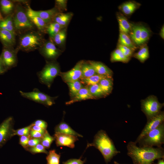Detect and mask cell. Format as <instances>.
<instances>
[{
  "mask_svg": "<svg viewBox=\"0 0 164 164\" xmlns=\"http://www.w3.org/2000/svg\"><path fill=\"white\" fill-rule=\"evenodd\" d=\"M127 148V155L134 164H152L155 159H164V150L161 147H138L135 142H130Z\"/></svg>",
  "mask_w": 164,
  "mask_h": 164,
  "instance_id": "cell-1",
  "label": "cell"
},
{
  "mask_svg": "<svg viewBox=\"0 0 164 164\" xmlns=\"http://www.w3.org/2000/svg\"><path fill=\"white\" fill-rule=\"evenodd\" d=\"M88 146H94L98 149L106 163L110 162L114 156L120 153L106 132L102 130L97 132L94 136L93 142Z\"/></svg>",
  "mask_w": 164,
  "mask_h": 164,
  "instance_id": "cell-2",
  "label": "cell"
},
{
  "mask_svg": "<svg viewBox=\"0 0 164 164\" xmlns=\"http://www.w3.org/2000/svg\"><path fill=\"white\" fill-rule=\"evenodd\" d=\"M45 41L40 32L30 30L20 36L17 48L26 52L33 51L41 48Z\"/></svg>",
  "mask_w": 164,
  "mask_h": 164,
  "instance_id": "cell-3",
  "label": "cell"
},
{
  "mask_svg": "<svg viewBox=\"0 0 164 164\" xmlns=\"http://www.w3.org/2000/svg\"><path fill=\"white\" fill-rule=\"evenodd\" d=\"M13 25L16 33H21L32 30L34 25L28 18L22 6L18 3L12 13Z\"/></svg>",
  "mask_w": 164,
  "mask_h": 164,
  "instance_id": "cell-4",
  "label": "cell"
},
{
  "mask_svg": "<svg viewBox=\"0 0 164 164\" xmlns=\"http://www.w3.org/2000/svg\"><path fill=\"white\" fill-rule=\"evenodd\" d=\"M60 72L58 63L52 60L47 62L43 69L37 72V75L40 82L50 88L55 78L59 75Z\"/></svg>",
  "mask_w": 164,
  "mask_h": 164,
  "instance_id": "cell-5",
  "label": "cell"
},
{
  "mask_svg": "<svg viewBox=\"0 0 164 164\" xmlns=\"http://www.w3.org/2000/svg\"><path fill=\"white\" fill-rule=\"evenodd\" d=\"M137 143L141 145L140 147H161L164 143V123L155 129L149 132Z\"/></svg>",
  "mask_w": 164,
  "mask_h": 164,
  "instance_id": "cell-6",
  "label": "cell"
},
{
  "mask_svg": "<svg viewBox=\"0 0 164 164\" xmlns=\"http://www.w3.org/2000/svg\"><path fill=\"white\" fill-rule=\"evenodd\" d=\"M131 25V30L129 36L133 42L136 46H141L145 44L151 35L149 29L141 24Z\"/></svg>",
  "mask_w": 164,
  "mask_h": 164,
  "instance_id": "cell-7",
  "label": "cell"
},
{
  "mask_svg": "<svg viewBox=\"0 0 164 164\" xmlns=\"http://www.w3.org/2000/svg\"><path fill=\"white\" fill-rule=\"evenodd\" d=\"M19 92L21 95L25 98L47 106L54 104V100L57 97L49 96L36 88L31 92H25L20 91Z\"/></svg>",
  "mask_w": 164,
  "mask_h": 164,
  "instance_id": "cell-8",
  "label": "cell"
},
{
  "mask_svg": "<svg viewBox=\"0 0 164 164\" xmlns=\"http://www.w3.org/2000/svg\"><path fill=\"white\" fill-rule=\"evenodd\" d=\"M163 104L160 103L155 96H151L142 102V110L146 116L148 120L160 112Z\"/></svg>",
  "mask_w": 164,
  "mask_h": 164,
  "instance_id": "cell-9",
  "label": "cell"
},
{
  "mask_svg": "<svg viewBox=\"0 0 164 164\" xmlns=\"http://www.w3.org/2000/svg\"><path fill=\"white\" fill-rule=\"evenodd\" d=\"M19 50L17 48H3L0 55V61L7 70L16 66Z\"/></svg>",
  "mask_w": 164,
  "mask_h": 164,
  "instance_id": "cell-10",
  "label": "cell"
},
{
  "mask_svg": "<svg viewBox=\"0 0 164 164\" xmlns=\"http://www.w3.org/2000/svg\"><path fill=\"white\" fill-rule=\"evenodd\" d=\"M13 118L10 116L0 124V148L13 136Z\"/></svg>",
  "mask_w": 164,
  "mask_h": 164,
  "instance_id": "cell-11",
  "label": "cell"
},
{
  "mask_svg": "<svg viewBox=\"0 0 164 164\" xmlns=\"http://www.w3.org/2000/svg\"><path fill=\"white\" fill-rule=\"evenodd\" d=\"M164 114L163 112H160L155 116L148 120L146 124L138 136L135 142L136 143L149 132L155 129L164 123Z\"/></svg>",
  "mask_w": 164,
  "mask_h": 164,
  "instance_id": "cell-12",
  "label": "cell"
},
{
  "mask_svg": "<svg viewBox=\"0 0 164 164\" xmlns=\"http://www.w3.org/2000/svg\"><path fill=\"white\" fill-rule=\"evenodd\" d=\"M40 53L45 58L54 60L60 54V50L56 46L51 38L45 41L39 49Z\"/></svg>",
  "mask_w": 164,
  "mask_h": 164,
  "instance_id": "cell-13",
  "label": "cell"
},
{
  "mask_svg": "<svg viewBox=\"0 0 164 164\" xmlns=\"http://www.w3.org/2000/svg\"><path fill=\"white\" fill-rule=\"evenodd\" d=\"M83 61L78 62L71 70L65 72H60L59 75L65 82L76 81L82 78L81 66Z\"/></svg>",
  "mask_w": 164,
  "mask_h": 164,
  "instance_id": "cell-14",
  "label": "cell"
},
{
  "mask_svg": "<svg viewBox=\"0 0 164 164\" xmlns=\"http://www.w3.org/2000/svg\"><path fill=\"white\" fill-rule=\"evenodd\" d=\"M54 137L57 146H64L73 148L75 142L78 140L77 136L69 134L55 133Z\"/></svg>",
  "mask_w": 164,
  "mask_h": 164,
  "instance_id": "cell-15",
  "label": "cell"
},
{
  "mask_svg": "<svg viewBox=\"0 0 164 164\" xmlns=\"http://www.w3.org/2000/svg\"><path fill=\"white\" fill-rule=\"evenodd\" d=\"M28 18L33 24L36 26L40 32H46L48 23H46L36 13L35 11L28 7L26 10Z\"/></svg>",
  "mask_w": 164,
  "mask_h": 164,
  "instance_id": "cell-16",
  "label": "cell"
},
{
  "mask_svg": "<svg viewBox=\"0 0 164 164\" xmlns=\"http://www.w3.org/2000/svg\"><path fill=\"white\" fill-rule=\"evenodd\" d=\"M16 35L7 30L0 29V40L4 48H13Z\"/></svg>",
  "mask_w": 164,
  "mask_h": 164,
  "instance_id": "cell-17",
  "label": "cell"
},
{
  "mask_svg": "<svg viewBox=\"0 0 164 164\" xmlns=\"http://www.w3.org/2000/svg\"><path fill=\"white\" fill-rule=\"evenodd\" d=\"M87 62L92 66L97 74L112 78V71L102 63L94 61H88Z\"/></svg>",
  "mask_w": 164,
  "mask_h": 164,
  "instance_id": "cell-18",
  "label": "cell"
},
{
  "mask_svg": "<svg viewBox=\"0 0 164 164\" xmlns=\"http://www.w3.org/2000/svg\"><path fill=\"white\" fill-rule=\"evenodd\" d=\"M36 14L47 23L53 22L55 17L61 12L56 7L46 10L35 11Z\"/></svg>",
  "mask_w": 164,
  "mask_h": 164,
  "instance_id": "cell-19",
  "label": "cell"
},
{
  "mask_svg": "<svg viewBox=\"0 0 164 164\" xmlns=\"http://www.w3.org/2000/svg\"><path fill=\"white\" fill-rule=\"evenodd\" d=\"M95 99L91 94L88 87H83L76 95L72 99L67 102L66 104H70L77 101L88 99Z\"/></svg>",
  "mask_w": 164,
  "mask_h": 164,
  "instance_id": "cell-20",
  "label": "cell"
},
{
  "mask_svg": "<svg viewBox=\"0 0 164 164\" xmlns=\"http://www.w3.org/2000/svg\"><path fill=\"white\" fill-rule=\"evenodd\" d=\"M118 22L120 32L129 35L132 29V25L123 14L120 12L116 14Z\"/></svg>",
  "mask_w": 164,
  "mask_h": 164,
  "instance_id": "cell-21",
  "label": "cell"
},
{
  "mask_svg": "<svg viewBox=\"0 0 164 164\" xmlns=\"http://www.w3.org/2000/svg\"><path fill=\"white\" fill-rule=\"evenodd\" d=\"M141 5L135 1L125 2L119 6V9L125 14L129 15L139 8Z\"/></svg>",
  "mask_w": 164,
  "mask_h": 164,
  "instance_id": "cell-22",
  "label": "cell"
},
{
  "mask_svg": "<svg viewBox=\"0 0 164 164\" xmlns=\"http://www.w3.org/2000/svg\"><path fill=\"white\" fill-rule=\"evenodd\" d=\"M55 133L69 134L77 137H82L81 135L74 130L66 122L62 121L58 124L55 128Z\"/></svg>",
  "mask_w": 164,
  "mask_h": 164,
  "instance_id": "cell-23",
  "label": "cell"
},
{
  "mask_svg": "<svg viewBox=\"0 0 164 164\" xmlns=\"http://www.w3.org/2000/svg\"><path fill=\"white\" fill-rule=\"evenodd\" d=\"M72 12L62 13L60 12L54 18L53 22L59 24L63 28L67 25L73 16Z\"/></svg>",
  "mask_w": 164,
  "mask_h": 164,
  "instance_id": "cell-24",
  "label": "cell"
},
{
  "mask_svg": "<svg viewBox=\"0 0 164 164\" xmlns=\"http://www.w3.org/2000/svg\"><path fill=\"white\" fill-rule=\"evenodd\" d=\"M0 29L9 31L16 35L13 25L12 14L6 16L0 22Z\"/></svg>",
  "mask_w": 164,
  "mask_h": 164,
  "instance_id": "cell-25",
  "label": "cell"
},
{
  "mask_svg": "<svg viewBox=\"0 0 164 164\" xmlns=\"http://www.w3.org/2000/svg\"><path fill=\"white\" fill-rule=\"evenodd\" d=\"M15 6L13 2L9 0H0V9L1 12L7 16L13 13Z\"/></svg>",
  "mask_w": 164,
  "mask_h": 164,
  "instance_id": "cell-26",
  "label": "cell"
},
{
  "mask_svg": "<svg viewBox=\"0 0 164 164\" xmlns=\"http://www.w3.org/2000/svg\"><path fill=\"white\" fill-rule=\"evenodd\" d=\"M118 44L128 47L134 51L137 48L129 35L122 32L119 33Z\"/></svg>",
  "mask_w": 164,
  "mask_h": 164,
  "instance_id": "cell-27",
  "label": "cell"
},
{
  "mask_svg": "<svg viewBox=\"0 0 164 164\" xmlns=\"http://www.w3.org/2000/svg\"><path fill=\"white\" fill-rule=\"evenodd\" d=\"M98 84L106 95L111 93L112 89L113 84L112 78H104L100 81Z\"/></svg>",
  "mask_w": 164,
  "mask_h": 164,
  "instance_id": "cell-28",
  "label": "cell"
},
{
  "mask_svg": "<svg viewBox=\"0 0 164 164\" xmlns=\"http://www.w3.org/2000/svg\"><path fill=\"white\" fill-rule=\"evenodd\" d=\"M130 60L125 56L121 51L118 49L117 48L111 53V60L112 62H121L123 63H127Z\"/></svg>",
  "mask_w": 164,
  "mask_h": 164,
  "instance_id": "cell-29",
  "label": "cell"
},
{
  "mask_svg": "<svg viewBox=\"0 0 164 164\" xmlns=\"http://www.w3.org/2000/svg\"><path fill=\"white\" fill-rule=\"evenodd\" d=\"M81 71V78H87L97 74L89 63L84 61L82 65Z\"/></svg>",
  "mask_w": 164,
  "mask_h": 164,
  "instance_id": "cell-30",
  "label": "cell"
},
{
  "mask_svg": "<svg viewBox=\"0 0 164 164\" xmlns=\"http://www.w3.org/2000/svg\"><path fill=\"white\" fill-rule=\"evenodd\" d=\"M106 77H107L97 74L90 77L81 78L80 79L82 83H83L89 86L98 84L102 79Z\"/></svg>",
  "mask_w": 164,
  "mask_h": 164,
  "instance_id": "cell-31",
  "label": "cell"
},
{
  "mask_svg": "<svg viewBox=\"0 0 164 164\" xmlns=\"http://www.w3.org/2000/svg\"><path fill=\"white\" fill-rule=\"evenodd\" d=\"M63 28L58 23L52 22L48 24L46 32L49 34L50 38L52 39Z\"/></svg>",
  "mask_w": 164,
  "mask_h": 164,
  "instance_id": "cell-32",
  "label": "cell"
},
{
  "mask_svg": "<svg viewBox=\"0 0 164 164\" xmlns=\"http://www.w3.org/2000/svg\"><path fill=\"white\" fill-rule=\"evenodd\" d=\"M134 57L141 62H144L149 57L148 46L145 44L142 46L139 51L134 55Z\"/></svg>",
  "mask_w": 164,
  "mask_h": 164,
  "instance_id": "cell-33",
  "label": "cell"
},
{
  "mask_svg": "<svg viewBox=\"0 0 164 164\" xmlns=\"http://www.w3.org/2000/svg\"><path fill=\"white\" fill-rule=\"evenodd\" d=\"M66 83L69 87L70 94L72 98L74 97L83 87L80 80Z\"/></svg>",
  "mask_w": 164,
  "mask_h": 164,
  "instance_id": "cell-34",
  "label": "cell"
},
{
  "mask_svg": "<svg viewBox=\"0 0 164 164\" xmlns=\"http://www.w3.org/2000/svg\"><path fill=\"white\" fill-rule=\"evenodd\" d=\"M67 30L65 28L62 29L52 39L55 44L61 46L65 42L66 38Z\"/></svg>",
  "mask_w": 164,
  "mask_h": 164,
  "instance_id": "cell-35",
  "label": "cell"
},
{
  "mask_svg": "<svg viewBox=\"0 0 164 164\" xmlns=\"http://www.w3.org/2000/svg\"><path fill=\"white\" fill-rule=\"evenodd\" d=\"M60 155L57 154L55 150H50L46 157L47 164H60Z\"/></svg>",
  "mask_w": 164,
  "mask_h": 164,
  "instance_id": "cell-36",
  "label": "cell"
},
{
  "mask_svg": "<svg viewBox=\"0 0 164 164\" xmlns=\"http://www.w3.org/2000/svg\"><path fill=\"white\" fill-rule=\"evenodd\" d=\"M88 89L91 94L95 99L106 96L98 84L89 86Z\"/></svg>",
  "mask_w": 164,
  "mask_h": 164,
  "instance_id": "cell-37",
  "label": "cell"
},
{
  "mask_svg": "<svg viewBox=\"0 0 164 164\" xmlns=\"http://www.w3.org/2000/svg\"><path fill=\"white\" fill-rule=\"evenodd\" d=\"M55 140L54 137L50 135L47 130L41 139L40 143L46 149H49Z\"/></svg>",
  "mask_w": 164,
  "mask_h": 164,
  "instance_id": "cell-38",
  "label": "cell"
},
{
  "mask_svg": "<svg viewBox=\"0 0 164 164\" xmlns=\"http://www.w3.org/2000/svg\"><path fill=\"white\" fill-rule=\"evenodd\" d=\"M25 149L32 154L44 153L48 154L49 152L41 143L34 147H27Z\"/></svg>",
  "mask_w": 164,
  "mask_h": 164,
  "instance_id": "cell-39",
  "label": "cell"
},
{
  "mask_svg": "<svg viewBox=\"0 0 164 164\" xmlns=\"http://www.w3.org/2000/svg\"><path fill=\"white\" fill-rule=\"evenodd\" d=\"M31 124L30 125L17 130H13V135L29 136V132L31 129Z\"/></svg>",
  "mask_w": 164,
  "mask_h": 164,
  "instance_id": "cell-40",
  "label": "cell"
},
{
  "mask_svg": "<svg viewBox=\"0 0 164 164\" xmlns=\"http://www.w3.org/2000/svg\"><path fill=\"white\" fill-rule=\"evenodd\" d=\"M117 48L119 49L126 56L130 58L134 51L132 49L120 44L117 45Z\"/></svg>",
  "mask_w": 164,
  "mask_h": 164,
  "instance_id": "cell-41",
  "label": "cell"
},
{
  "mask_svg": "<svg viewBox=\"0 0 164 164\" xmlns=\"http://www.w3.org/2000/svg\"><path fill=\"white\" fill-rule=\"evenodd\" d=\"M67 0H56L55 1V6L61 12L62 10H65L67 9Z\"/></svg>",
  "mask_w": 164,
  "mask_h": 164,
  "instance_id": "cell-42",
  "label": "cell"
},
{
  "mask_svg": "<svg viewBox=\"0 0 164 164\" xmlns=\"http://www.w3.org/2000/svg\"><path fill=\"white\" fill-rule=\"evenodd\" d=\"M81 158L79 159H71L63 162V164H84L85 160H82Z\"/></svg>",
  "mask_w": 164,
  "mask_h": 164,
  "instance_id": "cell-43",
  "label": "cell"
},
{
  "mask_svg": "<svg viewBox=\"0 0 164 164\" xmlns=\"http://www.w3.org/2000/svg\"><path fill=\"white\" fill-rule=\"evenodd\" d=\"M29 136H22L19 138V143L24 148H26L30 138Z\"/></svg>",
  "mask_w": 164,
  "mask_h": 164,
  "instance_id": "cell-44",
  "label": "cell"
},
{
  "mask_svg": "<svg viewBox=\"0 0 164 164\" xmlns=\"http://www.w3.org/2000/svg\"><path fill=\"white\" fill-rule=\"evenodd\" d=\"M32 124L39 127L45 130H46L47 124L45 121L41 120H37L32 123Z\"/></svg>",
  "mask_w": 164,
  "mask_h": 164,
  "instance_id": "cell-45",
  "label": "cell"
},
{
  "mask_svg": "<svg viewBox=\"0 0 164 164\" xmlns=\"http://www.w3.org/2000/svg\"><path fill=\"white\" fill-rule=\"evenodd\" d=\"M41 140V139L30 138L26 148L28 147H32L40 143Z\"/></svg>",
  "mask_w": 164,
  "mask_h": 164,
  "instance_id": "cell-46",
  "label": "cell"
},
{
  "mask_svg": "<svg viewBox=\"0 0 164 164\" xmlns=\"http://www.w3.org/2000/svg\"><path fill=\"white\" fill-rule=\"evenodd\" d=\"M43 135L39 132L30 129L29 136L31 138L41 139Z\"/></svg>",
  "mask_w": 164,
  "mask_h": 164,
  "instance_id": "cell-47",
  "label": "cell"
},
{
  "mask_svg": "<svg viewBox=\"0 0 164 164\" xmlns=\"http://www.w3.org/2000/svg\"><path fill=\"white\" fill-rule=\"evenodd\" d=\"M31 124V129L39 132L43 134H44L46 130H45L43 128L36 125H34Z\"/></svg>",
  "mask_w": 164,
  "mask_h": 164,
  "instance_id": "cell-48",
  "label": "cell"
},
{
  "mask_svg": "<svg viewBox=\"0 0 164 164\" xmlns=\"http://www.w3.org/2000/svg\"><path fill=\"white\" fill-rule=\"evenodd\" d=\"M2 63L0 61V75L2 74L7 71Z\"/></svg>",
  "mask_w": 164,
  "mask_h": 164,
  "instance_id": "cell-49",
  "label": "cell"
},
{
  "mask_svg": "<svg viewBox=\"0 0 164 164\" xmlns=\"http://www.w3.org/2000/svg\"><path fill=\"white\" fill-rule=\"evenodd\" d=\"M160 36L162 38V39H164V25L162 26L160 32L159 33Z\"/></svg>",
  "mask_w": 164,
  "mask_h": 164,
  "instance_id": "cell-50",
  "label": "cell"
},
{
  "mask_svg": "<svg viewBox=\"0 0 164 164\" xmlns=\"http://www.w3.org/2000/svg\"><path fill=\"white\" fill-rule=\"evenodd\" d=\"M157 164H164V161L163 159H158Z\"/></svg>",
  "mask_w": 164,
  "mask_h": 164,
  "instance_id": "cell-51",
  "label": "cell"
},
{
  "mask_svg": "<svg viewBox=\"0 0 164 164\" xmlns=\"http://www.w3.org/2000/svg\"><path fill=\"white\" fill-rule=\"evenodd\" d=\"M4 19V18L3 17L0 10V22L2 21Z\"/></svg>",
  "mask_w": 164,
  "mask_h": 164,
  "instance_id": "cell-52",
  "label": "cell"
},
{
  "mask_svg": "<svg viewBox=\"0 0 164 164\" xmlns=\"http://www.w3.org/2000/svg\"><path fill=\"white\" fill-rule=\"evenodd\" d=\"M114 164H120L118 162H117L116 161H114Z\"/></svg>",
  "mask_w": 164,
  "mask_h": 164,
  "instance_id": "cell-53",
  "label": "cell"
}]
</instances>
